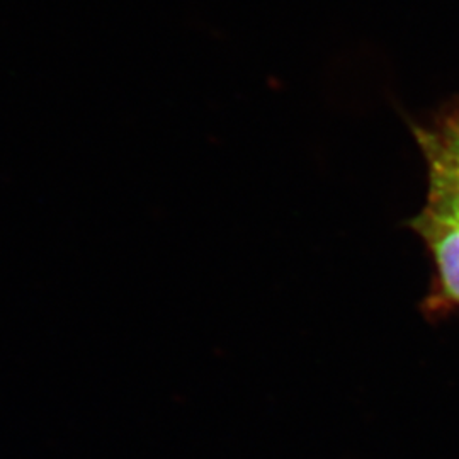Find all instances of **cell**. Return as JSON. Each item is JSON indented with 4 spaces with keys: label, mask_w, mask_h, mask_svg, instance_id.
<instances>
[{
    "label": "cell",
    "mask_w": 459,
    "mask_h": 459,
    "mask_svg": "<svg viewBox=\"0 0 459 459\" xmlns=\"http://www.w3.org/2000/svg\"><path fill=\"white\" fill-rule=\"evenodd\" d=\"M415 138L426 155L427 164L459 170V115L444 116L432 126H415Z\"/></svg>",
    "instance_id": "obj_2"
},
{
    "label": "cell",
    "mask_w": 459,
    "mask_h": 459,
    "mask_svg": "<svg viewBox=\"0 0 459 459\" xmlns=\"http://www.w3.org/2000/svg\"><path fill=\"white\" fill-rule=\"evenodd\" d=\"M429 165V195L420 213L459 225V170L439 164Z\"/></svg>",
    "instance_id": "obj_3"
},
{
    "label": "cell",
    "mask_w": 459,
    "mask_h": 459,
    "mask_svg": "<svg viewBox=\"0 0 459 459\" xmlns=\"http://www.w3.org/2000/svg\"><path fill=\"white\" fill-rule=\"evenodd\" d=\"M426 242L437 269L441 293L459 305V225L420 213L411 221Z\"/></svg>",
    "instance_id": "obj_1"
}]
</instances>
